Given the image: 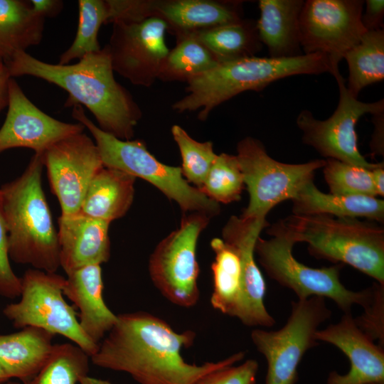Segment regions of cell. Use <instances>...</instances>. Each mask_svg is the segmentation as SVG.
Segmentation results:
<instances>
[{
	"mask_svg": "<svg viewBox=\"0 0 384 384\" xmlns=\"http://www.w3.org/2000/svg\"><path fill=\"white\" fill-rule=\"evenodd\" d=\"M100 265H91L67 274L63 294L79 311V324L85 335L98 344L117 321L105 304Z\"/></svg>",
	"mask_w": 384,
	"mask_h": 384,
	"instance_id": "cell-20",
	"label": "cell"
},
{
	"mask_svg": "<svg viewBox=\"0 0 384 384\" xmlns=\"http://www.w3.org/2000/svg\"><path fill=\"white\" fill-rule=\"evenodd\" d=\"M167 28L166 22L156 16L113 23L106 46L114 71L134 85L152 84L169 53L165 41Z\"/></svg>",
	"mask_w": 384,
	"mask_h": 384,
	"instance_id": "cell-14",
	"label": "cell"
},
{
	"mask_svg": "<svg viewBox=\"0 0 384 384\" xmlns=\"http://www.w3.org/2000/svg\"><path fill=\"white\" fill-rule=\"evenodd\" d=\"M361 14V23L366 31L383 29L384 1L366 0Z\"/></svg>",
	"mask_w": 384,
	"mask_h": 384,
	"instance_id": "cell-39",
	"label": "cell"
},
{
	"mask_svg": "<svg viewBox=\"0 0 384 384\" xmlns=\"http://www.w3.org/2000/svg\"><path fill=\"white\" fill-rule=\"evenodd\" d=\"M293 202V215H328L338 218H365L380 224L384 222V201L366 196H338L326 193L311 181L303 186Z\"/></svg>",
	"mask_w": 384,
	"mask_h": 384,
	"instance_id": "cell-24",
	"label": "cell"
},
{
	"mask_svg": "<svg viewBox=\"0 0 384 384\" xmlns=\"http://www.w3.org/2000/svg\"><path fill=\"white\" fill-rule=\"evenodd\" d=\"M362 0H306L299 18L304 54L328 56L338 67L346 52L366 32L361 23Z\"/></svg>",
	"mask_w": 384,
	"mask_h": 384,
	"instance_id": "cell-13",
	"label": "cell"
},
{
	"mask_svg": "<svg viewBox=\"0 0 384 384\" xmlns=\"http://www.w3.org/2000/svg\"><path fill=\"white\" fill-rule=\"evenodd\" d=\"M325 160L322 169L330 193L378 197L371 170L334 159Z\"/></svg>",
	"mask_w": 384,
	"mask_h": 384,
	"instance_id": "cell-34",
	"label": "cell"
},
{
	"mask_svg": "<svg viewBox=\"0 0 384 384\" xmlns=\"http://www.w3.org/2000/svg\"><path fill=\"white\" fill-rule=\"evenodd\" d=\"M110 223L81 211L60 215L58 230L60 267L66 274L85 266L101 265L108 261Z\"/></svg>",
	"mask_w": 384,
	"mask_h": 384,
	"instance_id": "cell-19",
	"label": "cell"
},
{
	"mask_svg": "<svg viewBox=\"0 0 384 384\" xmlns=\"http://www.w3.org/2000/svg\"><path fill=\"white\" fill-rule=\"evenodd\" d=\"M315 338L335 346L350 361L347 373L331 372L327 384L384 383L383 347L375 345L358 327L351 313L345 314L337 324L317 330Z\"/></svg>",
	"mask_w": 384,
	"mask_h": 384,
	"instance_id": "cell-18",
	"label": "cell"
},
{
	"mask_svg": "<svg viewBox=\"0 0 384 384\" xmlns=\"http://www.w3.org/2000/svg\"><path fill=\"white\" fill-rule=\"evenodd\" d=\"M43 163L61 215L80 211L90 182L103 167L95 142L83 132L71 135L48 148Z\"/></svg>",
	"mask_w": 384,
	"mask_h": 384,
	"instance_id": "cell-15",
	"label": "cell"
},
{
	"mask_svg": "<svg viewBox=\"0 0 384 384\" xmlns=\"http://www.w3.org/2000/svg\"><path fill=\"white\" fill-rule=\"evenodd\" d=\"M90 358L75 344H54L46 363L32 378L23 384H77L87 375Z\"/></svg>",
	"mask_w": 384,
	"mask_h": 384,
	"instance_id": "cell-31",
	"label": "cell"
},
{
	"mask_svg": "<svg viewBox=\"0 0 384 384\" xmlns=\"http://www.w3.org/2000/svg\"><path fill=\"white\" fill-rule=\"evenodd\" d=\"M135 179L127 173L103 166L90 182L80 211L110 223L123 217L133 202Z\"/></svg>",
	"mask_w": 384,
	"mask_h": 384,
	"instance_id": "cell-25",
	"label": "cell"
},
{
	"mask_svg": "<svg viewBox=\"0 0 384 384\" xmlns=\"http://www.w3.org/2000/svg\"><path fill=\"white\" fill-rule=\"evenodd\" d=\"M331 314L324 298L311 297L292 302L290 316L280 329L252 331V343L267 361L265 384H296L301 361L318 345L315 334Z\"/></svg>",
	"mask_w": 384,
	"mask_h": 384,
	"instance_id": "cell-10",
	"label": "cell"
},
{
	"mask_svg": "<svg viewBox=\"0 0 384 384\" xmlns=\"http://www.w3.org/2000/svg\"><path fill=\"white\" fill-rule=\"evenodd\" d=\"M21 291V278L10 264L8 233L0 199V296L13 299L20 297Z\"/></svg>",
	"mask_w": 384,
	"mask_h": 384,
	"instance_id": "cell-38",
	"label": "cell"
},
{
	"mask_svg": "<svg viewBox=\"0 0 384 384\" xmlns=\"http://www.w3.org/2000/svg\"><path fill=\"white\" fill-rule=\"evenodd\" d=\"M364 313L354 319L358 327L379 346H384V285L375 283Z\"/></svg>",
	"mask_w": 384,
	"mask_h": 384,
	"instance_id": "cell-36",
	"label": "cell"
},
{
	"mask_svg": "<svg viewBox=\"0 0 384 384\" xmlns=\"http://www.w3.org/2000/svg\"><path fill=\"white\" fill-rule=\"evenodd\" d=\"M221 62L255 56L263 47L252 20H243L193 33Z\"/></svg>",
	"mask_w": 384,
	"mask_h": 384,
	"instance_id": "cell-28",
	"label": "cell"
},
{
	"mask_svg": "<svg viewBox=\"0 0 384 384\" xmlns=\"http://www.w3.org/2000/svg\"><path fill=\"white\" fill-rule=\"evenodd\" d=\"M343 59L348 68L346 88L358 98L363 88L384 79V30L366 31Z\"/></svg>",
	"mask_w": 384,
	"mask_h": 384,
	"instance_id": "cell-29",
	"label": "cell"
},
{
	"mask_svg": "<svg viewBox=\"0 0 384 384\" xmlns=\"http://www.w3.org/2000/svg\"><path fill=\"white\" fill-rule=\"evenodd\" d=\"M54 336L34 326L0 334V366L10 379H18L22 383L29 380L49 358Z\"/></svg>",
	"mask_w": 384,
	"mask_h": 384,
	"instance_id": "cell-23",
	"label": "cell"
},
{
	"mask_svg": "<svg viewBox=\"0 0 384 384\" xmlns=\"http://www.w3.org/2000/svg\"><path fill=\"white\" fill-rule=\"evenodd\" d=\"M11 77L4 62L0 63V112L8 105L9 82Z\"/></svg>",
	"mask_w": 384,
	"mask_h": 384,
	"instance_id": "cell-42",
	"label": "cell"
},
{
	"mask_svg": "<svg viewBox=\"0 0 384 384\" xmlns=\"http://www.w3.org/2000/svg\"><path fill=\"white\" fill-rule=\"evenodd\" d=\"M4 384H20V383H18V382H16V381H10V380H9V381L5 383Z\"/></svg>",
	"mask_w": 384,
	"mask_h": 384,
	"instance_id": "cell-46",
	"label": "cell"
},
{
	"mask_svg": "<svg viewBox=\"0 0 384 384\" xmlns=\"http://www.w3.org/2000/svg\"><path fill=\"white\" fill-rule=\"evenodd\" d=\"M79 21L75 39L60 58V65L80 60L85 55L101 50L97 37L99 30L108 18L106 1L79 0Z\"/></svg>",
	"mask_w": 384,
	"mask_h": 384,
	"instance_id": "cell-32",
	"label": "cell"
},
{
	"mask_svg": "<svg viewBox=\"0 0 384 384\" xmlns=\"http://www.w3.org/2000/svg\"><path fill=\"white\" fill-rule=\"evenodd\" d=\"M373 384H384V383H373Z\"/></svg>",
	"mask_w": 384,
	"mask_h": 384,
	"instance_id": "cell-48",
	"label": "cell"
},
{
	"mask_svg": "<svg viewBox=\"0 0 384 384\" xmlns=\"http://www.w3.org/2000/svg\"><path fill=\"white\" fill-rule=\"evenodd\" d=\"M331 75L338 86V105L334 113L324 120L316 119L308 110L299 113L296 124L302 132V142L326 159L372 170L382 162L370 163L360 153L356 124L366 114H373L384 111V100L373 102L360 101L348 91L346 80L338 68H335Z\"/></svg>",
	"mask_w": 384,
	"mask_h": 384,
	"instance_id": "cell-11",
	"label": "cell"
},
{
	"mask_svg": "<svg viewBox=\"0 0 384 384\" xmlns=\"http://www.w3.org/2000/svg\"><path fill=\"white\" fill-rule=\"evenodd\" d=\"M209 220L201 213L185 215L179 228L162 240L151 255L149 270L154 284L177 306L191 307L199 299L196 245Z\"/></svg>",
	"mask_w": 384,
	"mask_h": 384,
	"instance_id": "cell-12",
	"label": "cell"
},
{
	"mask_svg": "<svg viewBox=\"0 0 384 384\" xmlns=\"http://www.w3.org/2000/svg\"><path fill=\"white\" fill-rule=\"evenodd\" d=\"M11 78L29 75L42 79L68 93L65 107H86L102 131L130 140L141 112L128 91L114 77L107 46L85 55L75 64H51L26 51L4 62Z\"/></svg>",
	"mask_w": 384,
	"mask_h": 384,
	"instance_id": "cell-2",
	"label": "cell"
},
{
	"mask_svg": "<svg viewBox=\"0 0 384 384\" xmlns=\"http://www.w3.org/2000/svg\"><path fill=\"white\" fill-rule=\"evenodd\" d=\"M79 383L80 384H112L106 380L92 378V377L89 376L88 375L82 378L80 380Z\"/></svg>",
	"mask_w": 384,
	"mask_h": 384,
	"instance_id": "cell-44",
	"label": "cell"
},
{
	"mask_svg": "<svg viewBox=\"0 0 384 384\" xmlns=\"http://www.w3.org/2000/svg\"><path fill=\"white\" fill-rule=\"evenodd\" d=\"M219 63L194 33L182 34L178 37L176 46L169 51L159 78L187 81L209 71Z\"/></svg>",
	"mask_w": 384,
	"mask_h": 384,
	"instance_id": "cell-30",
	"label": "cell"
},
{
	"mask_svg": "<svg viewBox=\"0 0 384 384\" xmlns=\"http://www.w3.org/2000/svg\"><path fill=\"white\" fill-rule=\"evenodd\" d=\"M236 155L246 186L249 202L242 218H266L277 204L292 200L307 183L314 181L325 159L302 164H286L271 157L264 144L247 137L237 145Z\"/></svg>",
	"mask_w": 384,
	"mask_h": 384,
	"instance_id": "cell-9",
	"label": "cell"
},
{
	"mask_svg": "<svg viewBox=\"0 0 384 384\" xmlns=\"http://www.w3.org/2000/svg\"><path fill=\"white\" fill-rule=\"evenodd\" d=\"M215 259L211 265L213 289L212 306L221 313L236 317L242 296V267L235 249L223 239L210 242Z\"/></svg>",
	"mask_w": 384,
	"mask_h": 384,
	"instance_id": "cell-27",
	"label": "cell"
},
{
	"mask_svg": "<svg viewBox=\"0 0 384 384\" xmlns=\"http://www.w3.org/2000/svg\"><path fill=\"white\" fill-rule=\"evenodd\" d=\"M45 18L36 13L30 1L0 0V55L4 63L14 54L39 44Z\"/></svg>",
	"mask_w": 384,
	"mask_h": 384,
	"instance_id": "cell-26",
	"label": "cell"
},
{
	"mask_svg": "<svg viewBox=\"0 0 384 384\" xmlns=\"http://www.w3.org/2000/svg\"><path fill=\"white\" fill-rule=\"evenodd\" d=\"M11 380L0 366V384L6 383Z\"/></svg>",
	"mask_w": 384,
	"mask_h": 384,
	"instance_id": "cell-45",
	"label": "cell"
},
{
	"mask_svg": "<svg viewBox=\"0 0 384 384\" xmlns=\"http://www.w3.org/2000/svg\"><path fill=\"white\" fill-rule=\"evenodd\" d=\"M72 117L87 128L95 139L103 166L112 168L141 178L176 201L186 212L214 216L220 205L191 186L183 176L181 167L158 161L139 139L122 140L100 129L85 114L82 106H73Z\"/></svg>",
	"mask_w": 384,
	"mask_h": 384,
	"instance_id": "cell-6",
	"label": "cell"
},
{
	"mask_svg": "<svg viewBox=\"0 0 384 384\" xmlns=\"http://www.w3.org/2000/svg\"><path fill=\"white\" fill-rule=\"evenodd\" d=\"M30 4L33 9L45 18L55 16L63 7V1L58 0H31Z\"/></svg>",
	"mask_w": 384,
	"mask_h": 384,
	"instance_id": "cell-41",
	"label": "cell"
},
{
	"mask_svg": "<svg viewBox=\"0 0 384 384\" xmlns=\"http://www.w3.org/2000/svg\"><path fill=\"white\" fill-rule=\"evenodd\" d=\"M265 240L258 238L255 247L258 260L268 276L283 287L292 289L299 299L311 297L333 300L345 312L351 313L353 304L363 308L368 304L372 288L353 292L340 281L342 264L313 268L294 258L292 250L297 243L284 220L270 225Z\"/></svg>",
	"mask_w": 384,
	"mask_h": 384,
	"instance_id": "cell-7",
	"label": "cell"
},
{
	"mask_svg": "<svg viewBox=\"0 0 384 384\" xmlns=\"http://www.w3.org/2000/svg\"><path fill=\"white\" fill-rule=\"evenodd\" d=\"M8 111L0 128V154L13 148H28L43 154L48 148L71 135L83 132L80 122L59 121L38 108L11 78Z\"/></svg>",
	"mask_w": 384,
	"mask_h": 384,
	"instance_id": "cell-16",
	"label": "cell"
},
{
	"mask_svg": "<svg viewBox=\"0 0 384 384\" xmlns=\"http://www.w3.org/2000/svg\"><path fill=\"white\" fill-rule=\"evenodd\" d=\"M268 226L266 218L231 216L222 231L223 240L237 251L242 267V296L236 318L249 326L275 324L264 304L266 284L255 259L256 242Z\"/></svg>",
	"mask_w": 384,
	"mask_h": 384,
	"instance_id": "cell-17",
	"label": "cell"
},
{
	"mask_svg": "<svg viewBox=\"0 0 384 384\" xmlns=\"http://www.w3.org/2000/svg\"><path fill=\"white\" fill-rule=\"evenodd\" d=\"M243 175L236 155H217L199 190L206 196L224 204L240 199L244 188Z\"/></svg>",
	"mask_w": 384,
	"mask_h": 384,
	"instance_id": "cell-33",
	"label": "cell"
},
{
	"mask_svg": "<svg viewBox=\"0 0 384 384\" xmlns=\"http://www.w3.org/2000/svg\"><path fill=\"white\" fill-rule=\"evenodd\" d=\"M258 367L255 360L248 359L238 366L230 364L213 370L193 384H255Z\"/></svg>",
	"mask_w": 384,
	"mask_h": 384,
	"instance_id": "cell-37",
	"label": "cell"
},
{
	"mask_svg": "<svg viewBox=\"0 0 384 384\" xmlns=\"http://www.w3.org/2000/svg\"><path fill=\"white\" fill-rule=\"evenodd\" d=\"M171 133L181 153L183 176L199 189L217 156L213 144L196 141L178 125L172 127Z\"/></svg>",
	"mask_w": 384,
	"mask_h": 384,
	"instance_id": "cell-35",
	"label": "cell"
},
{
	"mask_svg": "<svg viewBox=\"0 0 384 384\" xmlns=\"http://www.w3.org/2000/svg\"><path fill=\"white\" fill-rule=\"evenodd\" d=\"M65 282V278L56 272L26 270L21 277L20 300L7 304L3 314L15 328L34 326L61 335L90 358L99 345L85 335L75 311L64 299Z\"/></svg>",
	"mask_w": 384,
	"mask_h": 384,
	"instance_id": "cell-8",
	"label": "cell"
},
{
	"mask_svg": "<svg viewBox=\"0 0 384 384\" xmlns=\"http://www.w3.org/2000/svg\"><path fill=\"white\" fill-rule=\"evenodd\" d=\"M373 186L378 196H384V164L371 170Z\"/></svg>",
	"mask_w": 384,
	"mask_h": 384,
	"instance_id": "cell-43",
	"label": "cell"
},
{
	"mask_svg": "<svg viewBox=\"0 0 384 384\" xmlns=\"http://www.w3.org/2000/svg\"><path fill=\"white\" fill-rule=\"evenodd\" d=\"M2 62H4V60H3L2 57H1V55H0V63H2Z\"/></svg>",
	"mask_w": 384,
	"mask_h": 384,
	"instance_id": "cell-47",
	"label": "cell"
},
{
	"mask_svg": "<svg viewBox=\"0 0 384 384\" xmlns=\"http://www.w3.org/2000/svg\"><path fill=\"white\" fill-rule=\"evenodd\" d=\"M284 222L312 256L347 264L384 285V228L378 223L328 215H292Z\"/></svg>",
	"mask_w": 384,
	"mask_h": 384,
	"instance_id": "cell-5",
	"label": "cell"
},
{
	"mask_svg": "<svg viewBox=\"0 0 384 384\" xmlns=\"http://www.w3.org/2000/svg\"><path fill=\"white\" fill-rule=\"evenodd\" d=\"M196 337L192 331L176 332L165 321L145 311L117 315V321L90 357L100 368L124 372L139 384H193L205 374L242 361L238 352L218 362L201 365L181 356Z\"/></svg>",
	"mask_w": 384,
	"mask_h": 384,
	"instance_id": "cell-1",
	"label": "cell"
},
{
	"mask_svg": "<svg viewBox=\"0 0 384 384\" xmlns=\"http://www.w3.org/2000/svg\"><path fill=\"white\" fill-rule=\"evenodd\" d=\"M43 154H34L22 174L0 188L9 255L16 263L56 272L59 245L42 188Z\"/></svg>",
	"mask_w": 384,
	"mask_h": 384,
	"instance_id": "cell-3",
	"label": "cell"
},
{
	"mask_svg": "<svg viewBox=\"0 0 384 384\" xmlns=\"http://www.w3.org/2000/svg\"><path fill=\"white\" fill-rule=\"evenodd\" d=\"M150 9L151 16L164 20L178 36L242 20L240 1L174 0L151 2Z\"/></svg>",
	"mask_w": 384,
	"mask_h": 384,
	"instance_id": "cell-21",
	"label": "cell"
},
{
	"mask_svg": "<svg viewBox=\"0 0 384 384\" xmlns=\"http://www.w3.org/2000/svg\"><path fill=\"white\" fill-rule=\"evenodd\" d=\"M303 0H260L256 22L260 40L269 57L292 58L303 55L299 33V18Z\"/></svg>",
	"mask_w": 384,
	"mask_h": 384,
	"instance_id": "cell-22",
	"label": "cell"
},
{
	"mask_svg": "<svg viewBox=\"0 0 384 384\" xmlns=\"http://www.w3.org/2000/svg\"><path fill=\"white\" fill-rule=\"evenodd\" d=\"M329 58L319 53L274 58L252 56L221 62L187 80L186 95L173 105L178 112L201 110L205 120L220 104L247 90L260 91L279 79L297 75L331 73Z\"/></svg>",
	"mask_w": 384,
	"mask_h": 384,
	"instance_id": "cell-4",
	"label": "cell"
},
{
	"mask_svg": "<svg viewBox=\"0 0 384 384\" xmlns=\"http://www.w3.org/2000/svg\"><path fill=\"white\" fill-rule=\"evenodd\" d=\"M374 131L370 142V148L374 154L383 156L384 111L372 114Z\"/></svg>",
	"mask_w": 384,
	"mask_h": 384,
	"instance_id": "cell-40",
	"label": "cell"
}]
</instances>
